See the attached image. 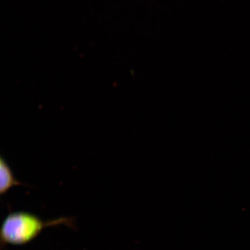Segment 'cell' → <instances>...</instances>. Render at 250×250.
Instances as JSON below:
<instances>
[{
  "label": "cell",
  "instance_id": "1",
  "mask_svg": "<svg viewBox=\"0 0 250 250\" xmlns=\"http://www.w3.org/2000/svg\"><path fill=\"white\" fill-rule=\"evenodd\" d=\"M61 224L74 229L76 228L74 219L71 217L44 221L28 212H9L2 221L0 229L1 248L26 245L38 237L45 228Z\"/></svg>",
  "mask_w": 250,
  "mask_h": 250
},
{
  "label": "cell",
  "instance_id": "2",
  "mask_svg": "<svg viewBox=\"0 0 250 250\" xmlns=\"http://www.w3.org/2000/svg\"><path fill=\"white\" fill-rule=\"evenodd\" d=\"M25 185L15 179L13 171L1 155L0 156V195L7 193L12 187Z\"/></svg>",
  "mask_w": 250,
  "mask_h": 250
}]
</instances>
